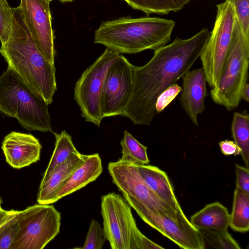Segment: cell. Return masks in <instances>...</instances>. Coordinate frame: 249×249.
I'll list each match as a JSON object with an SVG mask.
<instances>
[{
  "label": "cell",
  "instance_id": "9",
  "mask_svg": "<svg viewBox=\"0 0 249 249\" xmlns=\"http://www.w3.org/2000/svg\"><path fill=\"white\" fill-rule=\"evenodd\" d=\"M213 29L200 55L202 69L209 86L214 87L220 77L231 44L236 18L231 3L225 1L216 5Z\"/></svg>",
  "mask_w": 249,
  "mask_h": 249
},
{
  "label": "cell",
  "instance_id": "26",
  "mask_svg": "<svg viewBox=\"0 0 249 249\" xmlns=\"http://www.w3.org/2000/svg\"><path fill=\"white\" fill-rule=\"evenodd\" d=\"M17 210H11L0 229V249H11L18 231Z\"/></svg>",
  "mask_w": 249,
  "mask_h": 249
},
{
  "label": "cell",
  "instance_id": "29",
  "mask_svg": "<svg viewBox=\"0 0 249 249\" xmlns=\"http://www.w3.org/2000/svg\"><path fill=\"white\" fill-rule=\"evenodd\" d=\"M232 4L244 36L249 39V0H225Z\"/></svg>",
  "mask_w": 249,
  "mask_h": 249
},
{
  "label": "cell",
  "instance_id": "34",
  "mask_svg": "<svg viewBox=\"0 0 249 249\" xmlns=\"http://www.w3.org/2000/svg\"><path fill=\"white\" fill-rule=\"evenodd\" d=\"M1 200L0 198V223L7 216L9 211H6L3 209L1 206Z\"/></svg>",
  "mask_w": 249,
  "mask_h": 249
},
{
  "label": "cell",
  "instance_id": "1",
  "mask_svg": "<svg viewBox=\"0 0 249 249\" xmlns=\"http://www.w3.org/2000/svg\"><path fill=\"white\" fill-rule=\"evenodd\" d=\"M210 33L203 28L187 39L177 37L171 43L155 50L144 65H133L132 91L121 116L135 125H150L157 114V97L190 70L199 57Z\"/></svg>",
  "mask_w": 249,
  "mask_h": 249
},
{
  "label": "cell",
  "instance_id": "31",
  "mask_svg": "<svg viewBox=\"0 0 249 249\" xmlns=\"http://www.w3.org/2000/svg\"><path fill=\"white\" fill-rule=\"evenodd\" d=\"M236 187L249 194V168L236 164Z\"/></svg>",
  "mask_w": 249,
  "mask_h": 249
},
{
  "label": "cell",
  "instance_id": "25",
  "mask_svg": "<svg viewBox=\"0 0 249 249\" xmlns=\"http://www.w3.org/2000/svg\"><path fill=\"white\" fill-rule=\"evenodd\" d=\"M202 237L204 248L240 249L239 244L228 230H198Z\"/></svg>",
  "mask_w": 249,
  "mask_h": 249
},
{
  "label": "cell",
  "instance_id": "17",
  "mask_svg": "<svg viewBox=\"0 0 249 249\" xmlns=\"http://www.w3.org/2000/svg\"><path fill=\"white\" fill-rule=\"evenodd\" d=\"M102 171V160L98 153L85 155L84 162L74 170L57 193L56 201L95 181Z\"/></svg>",
  "mask_w": 249,
  "mask_h": 249
},
{
  "label": "cell",
  "instance_id": "14",
  "mask_svg": "<svg viewBox=\"0 0 249 249\" xmlns=\"http://www.w3.org/2000/svg\"><path fill=\"white\" fill-rule=\"evenodd\" d=\"M1 148L6 162L14 168L20 169L40 159L42 146L30 134L12 131L4 137Z\"/></svg>",
  "mask_w": 249,
  "mask_h": 249
},
{
  "label": "cell",
  "instance_id": "3",
  "mask_svg": "<svg viewBox=\"0 0 249 249\" xmlns=\"http://www.w3.org/2000/svg\"><path fill=\"white\" fill-rule=\"evenodd\" d=\"M175 25L173 20L158 17L122 18L102 22L94 42L119 54L155 51L170 41Z\"/></svg>",
  "mask_w": 249,
  "mask_h": 249
},
{
  "label": "cell",
  "instance_id": "12",
  "mask_svg": "<svg viewBox=\"0 0 249 249\" xmlns=\"http://www.w3.org/2000/svg\"><path fill=\"white\" fill-rule=\"evenodd\" d=\"M146 224L184 249H205L199 231L191 223L181 208L174 218L148 210L138 214Z\"/></svg>",
  "mask_w": 249,
  "mask_h": 249
},
{
  "label": "cell",
  "instance_id": "22",
  "mask_svg": "<svg viewBox=\"0 0 249 249\" xmlns=\"http://www.w3.org/2000/svg\"><path fill=\"white\" fill-rule=\"evenodd\" d=\"M132 8L148 16L151 14L166 15L183 8L190 0H123Z\"/></svg>",
  "mask_w": 249,
  "mask_h": 249
},
{
  "label": "cell",
  "instance_id": "30",
  "mask_svg": "<svg viewBox=\"0 0 249 249\" xmlns=\"http://www.w3.org/2000/svg\"><path fill=\"white\" fill-rule=\"evenodd\" d=\"M181 87L174 83L162 91L157 97L155 108L157 113L162 112L178 95Z\"/></svg>",
  "mask_w": 249,
  "mask_h": 249
},
{
  "label": "cell",
  "instance_id": "5",
  "mask_svg": "<svg viewBox=\"0 0 249 249\" xmlns=\"http://www.w3.org/2000/svg\"><path fill=\"white\" fill-rule=\"evenodd\" d=\"M249 39L243 35L236 18L231 44L216 85L210 91L212 100L228 111L236 108L247 83Z\"/></svg>",
  "mask_w": 249,
  "mask_h": 249
},
{
  "label": "cell",
  "instance_id": "32",
  "mask_svg": "<svg viewBox=\"0 0 249 249\" xmlns=\"http://www.w3.org/2000/svg\"><path fill=\"white\" fill-rule=\"evenodd\" d=\"M221 152L226 156H236L240 154L241 150L234 141L224 140L219 142Z\"/></svg>",
  "mask_w": 249,
  "mask_h": 249
},
{
  "label": "cell",
  "instance_id": "36",
  "mask_svg": "<svg viewBox=\"0 0 249 249\" xmlns=\"http://www.w3.org/2000/svg\"><path fill=\"white\" fill-rule=\"evenodd\" d=\"M50 0V1H52V0Z\"/></svg>",
  "mask_w": 249,
  "mask_h": 249
},
{
  "label": "cell",
  "instance_id": "28",
  "mask_svg": "<svg viewBox=\"0 0 249 249\" xmlns=\"http://www.w3.org/2000/svg\"><path fill=\"white\" fill-rule=\"evenodd\" d=\"M107 240L103 229L98 221L92 220L90 224L82 249H101Z\"/></svg>",
  "mask_w": 249,
  "mask_h": 249
},
{
  "label": "cell",
  "instance_id": "19",
  "mask_svg": "<svg viewBox=\"0 0 249 249\" xmlns=\"http://www.w3.org/2000/svg\"><path fill=\"white\" fill-rule=\"evenodd\" d=\"M230 214L226 207L218 202L206 205L190 218V222L198 230H228Z\"/></svg>",
  "mask_w": 249,
  "mask_h": 249
},
{
  "label": "cell",
  "instance_id": "20",
  "mask_svg": "<svg viewBox=\"0 0 249 249\" xmlns=\"http://www.w3.org/2000/svg\"><path fill=\"white\" fill-rule=\"evenodd\" d=\"M229 226L239 232H246L249 230V194L237 187L234 192Z\"/></svg>",
  "mask_w": 249,
  "mask_h": 249
},
{
  "label": "cell",
  "instance_id": "11",
  "mask_svg": "<svg viewBox=\"0 0 249 249\" xmlns=\"http://www.w3.org/2000/svg\"><path fill=\"white\" fill-rule=\"evenodd\" d=\"M133 69V65L121 54L108 68L100 98L103 118L122 114L132 91Z\"/></svg>",
  "mask_w": 249,
  "mask_h": 249
},
{
  "label": "cell",
  "instance_id": "7",
  "mask_svg": "<svg viewBox=\"0 0 249 249\" xmlns=\"http://www.w3.org/2000/svg\"><path fill=\"white\" fill-rule=\"evenodd\" d=\"M18 231L11 249H42L59 233L61 213L53 205L37 204L17 211Z\"/></svg>",
  "mask_w": 249,
  "mask_h": 249
},
{
  "label": "cell",
  "instance_id": "2",
  "mask_svg": "<svg viewBox=\"0 0 249 249\" xmlns=\"http://www.w3.org/2000/svg\"><path fill=\"white\" fill-rule=\"evenodd\" d=\"M12 32L0 53L12 70L48 104L56 90L55 68L37 49L18 7L13 8Z\"/></svg>",
  "mask_w": 249,
  "mask_h": 249
},
{
  "label": "cell",
  "instance_id": "18",
  "mask_svg": "<svg viewBox=\"0 0 249 249\" xmlns=\"http://www.w3.org/2000/svg\"><path fill=\"white\" fill-rule=\"evenodd\" d=\"M135 165L143 181L160 200L176 212L181 208L164 171L153 165Z\"/></svg>",
  "mask_w": 249,
  "mask_h": 249
},
{
  "label": "cell",
  "instance_id": "35",
  "mask_svg": "<svg viewBox=\"0 0 249 249\" xmlns=\"http://www.w3.org/2000/svg\"><path fill=\"white\" fill-rule=\"evenodd\" d=\"M59 1H60V2H62V3H64V2H71L72 1H73V0H58Z\"/></svg>",
  "mask_w": 249,
  "mask_h": 249
},
{
  "label": "cell",
  "instance_id": "10",
  "mask_svg": "<svg viewBox=\"0 0 249 249\" xmlns=\"http://www.w3.org/2000/svg\"><path fill=\"white\" fill-rule=\"evenodd\" d=\"M119 53L106 49L82 73L74 89V98L82 116L87 122L99 127L103 117L100 98L106 73Z\"/></svg>",
  "mask_w": 249,
  "mask_h": 249
},
{
  "label": "cell",
  "instance_id": "4",
  "mask_svg": "<svg viewBox=\"0 0 249 249\" xmlns=\"http://www.w3.org/2000/svg\"><path fill=\"white\" fill-rule=\"evenodd\" d=\"M48 104L10 68L0 76V111L26 129L52 132Z\"/></svg>",
  "mask_w": 249,
  "mask_h": 249
},
{
  "label": "cell",
  "instance_id": "21",
  "mask_svg": "<svg viewBox=\"0 0 249 249\" xmlns=\"http://www.w3.org/2000/svg\"><path fill=\"white\" fill-rule=\"evenodd\" d=\"M55 138L54 149L42 179L47 178L56 168L65 162L74 153H78L71 137L65 130L53 133Z\"/></svg>",
  "mask_w": 249,
  "mask_h": 249
},
{
  "label": "cell",
  "instance_id": "13",
  "mask_svg": "<svg viewBox=\"0 0 249 249\" xmlns=\"http://www.w3.org/2000/svg\"><path fill=\"white\" fill-rule=\"evenodd\" d=\"M50 0H20L18 8L35 44L43 56L54 64V35Z\"/></svg>",
  "mask_w": 249,
  "mask_h": 249
},
{
  "label": "cell",
  "instance_id": "23",
  "mask_svg": "<svg viewBox=\"0 0 249 249\" xmlns=\"http://www.w3.org/2000/svg\"><path fill=\"white\" fill-rule=\"evenodd\" d=\"M231 131L234 141L240 149L241 157L247 167L249 162V116L246 113L235 112Z\"/></svg>",
  "mask_w": 249,
  "mask_h": 249
},
{
  "label": "cell",
  "instance_id": "16",
  "mask_svg": "<svg viewBox=\"0 0 249 249\" xmlns=\"http://www.w3.org/2000/svg\"><path fill=\"white\" fill-rule=\"evenodd\" d=\"M85 160V155L72 153L68 160L56 168L47 178L42 179L38 190L37 201L39 204H51L56 202V196L74 170Z\"/></svg>",
  "mask_w": 249,
  "mask_h": 249
},
{
  "label": "cell",
  "instance_id": "24",
  "mask_svg": "<svg viewBox=\"0 0 249 249\" xmlns=\"http://www.w3.org/2000/svg\"><path fill=\"white\" fill-rule=\"evenodd\" d=\"M122 157L119 160L137 165H147L150 162L147 147L137 141L130 133L124 131L121 142Z\"/></svg>",
  "mask_w": 249,
  "mask_h": 249
},
{
  "label": "cell",
  "instance_id": "15",
  "mask_svg": "<svg viewBox=\"0 0 249 249\" xmlns=\"http://www.w3.org/2000/svg\"><path fill=\"white\" fill-rule=\"evenodd\" d=\"M182 78L180 105L192 123L198 125V116L205 109L206 79L203 69L189 71Z\"/></svg>",
  "mask_w": 249,
  "mask_h": 249
},
{
  "label": "cell",
  "instance_id": "33",
  "mask_svg": "<svg viewBox=\"0 0 249 249\" xmlns=\"http://www.w3.org/2000/svg\"><path fill=\"white\" fill-rule=\"evenodd\" d=\"M242 99L249 103V84L247 83L242 93Z\"/></svg>",
  "mask_w": 249,
  "mask_h": 249
},
{
  "label": "cell",
  "instance_id": "6",
  "mask_svg": "<svg viewBox=\"0 0 249 249\" xmlns=\"http://www.w3.org/2000/svg\"><path fill=\"white\" fill-rule=\"evenodd\" d=\"M103 231L112 249H156L163 247L144 235L137 227L131 207L112 192L101 197Z\"/></svg>",
  "mask_w": 249,
  "mask_h": 249
},
{
  "label": "cell",
  "instance_id": "8",
  "mask_svg": "<svg viewBox=\"0 0 249 249\" xmlns=\"http://www.w3.org/2000/svg\"><path fill=\"white\" fill-rule=\"evenodd\" d=\"M113 183L138 214L144 210L175 218L177 211L160 200L146 185L134 164L118 160L108 164Z\"/></svg>",
  "mask_w": 249,
  "mask_h": 249
},
{
  "label": "cell",
  "instance_id": "27",
  "mask_svg": "<svg viewBox=\"0 0 249 249\" xmlns=\"http://www.w3.org/2000/svg\"><path fill=\"white\" fill-rule=\"evenodd\" d=\"M13 10L6 0H0V41L6 42L10 37L13 20Z\"/></svg>",
  "mask_w": 249,
  "mask_h": 249
}]
</instances>
